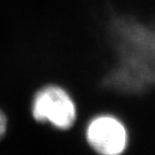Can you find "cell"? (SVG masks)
<instances>
[{
	"label": "cell",
	"mask_w": 155,
	"mask_h": 155,
	"mask_svg": "<svg viewBox=\"0 0 155 155\" xmlns=\"http://www.w3.org/2000/svg\"><path fill=\"white\" fill-rule=\"evenodd\" d=\"M111 34L117 48V64L107 77L120 91L141 92L155 85V25L117 18Z\"/></svg>",
	"instance_id": "6da1fadb"
},
{
	"label": "cell",
	"mask_w": 155,
	"mask_h": 155,
	"mask_svg": "<svg viewBox=\"0 0 155 155\" xmlns=\"http://www.w3.org/2000/svg\"><path fill=\"white\" fill-rule=\"evenodd\" d=\"M29 113L36 123L59 131L74 128L80 120L79 106L71 92L63 84L48 82L34 92Z\"/></svg>",
	"instance_id": "7a4b0ae2"
},
{
	"label": "cell",
	"mask_w": 155,
	"mask_h": 155,
	"mask_svg": "<svg viewBox=\"0 0 155 155\" xmlns=\"http://www.w3.org/2000/svg\"><path fill=\"white\" fill-rule=\"evenodd\" d=\"M83 138L95 155H123L129 147V130L119 116L97 112L84 122Z\"/></svg>",
	"instance_id": "3957f363"
},
{
	"label": "cell",
	"mask_w": 155,
	"mask_h": 155,
	"mask_svg": "<svg viewBox=\"0 0 155 155\" xmlns=\"http://www.w3.org/2000/svg\"><path fill=\"white\" fill-rule=\"evenodd\" d=\"M9 129V117L5 110L0 107V140H2L3 137L7 135Z\"/></svg>",
	"instance_id": "277c9868"
}]
</instances>
